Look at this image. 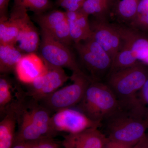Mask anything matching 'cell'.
I'll use <instances>...</instances> for the list:
<instances>
[{"instance_id":"cell-1","label":"cell","mask_w":148,"mask_h":148,"mask_svg":"<svg viewBox=\"0 0 148 148\" xmlns=\"http://www.w3.org/2000/svg\"><path fill=\"white\" fill-rule=\"evenodd\" d=\"M102 122L109 140L134 146L145 135L148 113L139 96L125 103Z\"/></svg>"},{"instance_id":"cell-2","label":"cell","mask_w":148,"mask_h":148,"mask_svg":"<svg viewBox=\"0 0 148 148\" xmlns=\"http://www.w3.org/2000/svg\"><path fill=\"white\" fill-rule=\"evenodd\" d=\"M16 114L14 143H25L55 137L50 126L52 114L38 101L28 97Z\"/></svg>"},{"instance_id":"cell-3","label":"cell","mask_w":148,"mask_h":148,"mask_svg":"<svg viewBox=\"0 0 148 148\" xmlns=\"http://www.w3.org/2000/svg\"><path fill=\"white\" fill-rule=\"evenodd\" d=\"M119 105L116 95L107 84L90 81L82 99L75 107L89 119L102 125Z\"/></svg>"},{"instance_id":"cell-4","label":"cell","mask_w":148,"mask_h":148,"mask_svg":"<svg viewBox=\"0 0 148 148\" xmlns=\"http://www.w3.org/2000/svg\"><path fill=\"white\" fill-rule=\"evenodd\" d=\"M148 78V69L137 63L134 66L110 73L106 83L121 103L132 101Z\"/></svg>"},{"instance_id":"cell-5","label":"cell","mask_w":148,"mask_h":148,"mask_svg":"<svg viewBox=\"0 0 148 148\" xmlns=\"http://www.w3.org/2000/svg\"><path fill=\"white\" fill-rule=\"evenodd\" d=\"M79 55L82 70L92 81L101 82L110 72L112 60L108 53L92 38L75 43Z\"/></svg>"},{"instance_id":"cell-6","label":"cell","mask_w":148,"mask_h":148,"mask_svg":"<svg viewBox=\"0 0 148 148\" xmlns=\"http://www.w3.org/2000/svg\"><path fill=\"white\" fill-rule=\"evenodd\" d=\"M71 84L59 88L38 102L52 115L61 110L76 107L81 101L90 80L84 74L73 73Z\"/></svg>"},{"instance_id":"cell-7","label":"cell","mask_w":148,"mask_h":148,"mask_svg":"<svg viewBox=\"0 0 148 148\" xmlns=\"http://www.w3.org/2000/svg\"><path fill=\"white\" fill-rule=\"evenodd\" d=\"M41 36L40 56L46 63L55 67L66 68L73 73L84 74L69 46L43 31H41Z\"/></svg>"},{"instance_id":"cell-8","label":"cell","mask_w":148,"mask_h":148,"mask_svg":"<svg viewBox=\"0 0 148 148\" xmlns=\"http://www.w3.org/2000/svg\"><path fill=\"white\" fill-rule=\"evenodd\" d=\"M50 126L54 137L61 132L73 134L101 125L92 121L77 109L70 108L54 113L51 117Z\"/></svg>"},{"instance_id":"cell-9","label":"cell","mask_w":148,"mask_h":148,"mask_svg":"<svg viewBox=\"0 0 148 148\" xmlns=\"http://www.w3.org/2000/svg\"><path fill=\"white\" fill-rule=\"evenodd\" d=\"M45 63L47 69L44 73L32 83L24 84L27 96L38 101L61 88L71 78L63 68Z\"/></svg>"},{"instance_id":"cell-10","label":"cell","mask_w":148,"mask_h":148,"mask_svg":"<svg viewBox=\"0 0 148 148\" xmlns=\"http://www.w3.org/2000/svg\"><path fill=\"white\" fill-rule=\"evenodd\" d=\"M0 77V118L10 112H17L28 98L25 88L20 82L14 81L7 76Z\"/></svg>"},{"instance_id":"cell-11","label":"cell","mask_w":148,"mask_h":148,"mask_svg":"<svg viewBox=\"0 0 148 148\" xmlns=\"http://www.w3.org/2000/svg\"><path fill=\"white\" fill-rule=\"evenodd\" d=\"M36 21L41 31L56 40L69 46L73 42L66 12L54 10L47 13L37 14Z\"/></svg>"},{"instance_id":"cell-12","label":"cell","mask_w":148,"mask_h":148,"mask_svg":"<svg viewBox=\"0 0 148 148\" xmlns=\"http://www.w3.org/2000/svg\"><path fill=\"white\" fill-rule=\"evenodd\" d=\"M91 38L103 48L110 56L112 61L122 45V39L117 26L98 19L92 23Z\"/></svg>"},{"instance_id":"cell-13","label":"cell","mask_w":148,"mask_h":148,"mask_svg":"<svg viewBox=\"0 0 148 148\" xmlns=\"http://www.w3.org/2000/svg\"><path fill=\"white\" fill-rule=\"evenodd\" d=\"M61 141L63 148H104L108 141L106 134L98 127L88 128L82 132L67 134Z\"/></svg>"},{"instance_id":"cell-14","label":"cell","mask_w":148,"mask_h":148,"mask_svg":"<svg viewBox=\"0 0 148 148\" xmlns=\"http://www.w3.org/2000/svg\"><path fill=\"white\" fill-rule=\"evenodd\" d=\"M45 62L36 53L24 54L16 66L14 73L16 79L21 84L32 83L45 71Z\"/></svg>"},{"instance_id":"cell-15","label":"cell","mask_w":148,"mask_h":148,"mask_svg":"<svg viewBox=\"0 0 148 148\" xmlns=\"http://www.w3.org/2000/svg\"><path fill=\"white\" fill-rule=\"evenodd\" d=\"M27 11L14 6L9 17L0 18V44L14 45L22 24L29 16Z\"/></svg>"},{"instance_id":"cell-16","label":"cell","mask_w":148,"mask_h":148,"mask_svg":"<svg viewBox=\"0 0 148 148\" xmlns=\"http://www.w3.org/2000/svg\"><path fill=\"white\" fill-rule=\"evenodd\" d=\"M71 38L75 43L91 38L92 31L88 15L81 10L76 11H66Z\"/></svg>"},{"instance_id":"cell-17","label":"cell","mask_w":148,"mask_h":148,"mask_svg":"<svg viewBox=\"0 0 148 148\" xmlns=\"http://www.w3.org/2000/svg\"><path fill=\"white\" fill-rule=\"evenodd\" d=\"M40 36L28 16L21 27L14 45L22 53H36L39 49Z\"/></svg>"},{"instance_id":"cell-18","label":"cell","mask_w":148,"mask_h":148,"mask_svg":"<svg viewBox=\"0 0 148 148\" xmlns=\"http://www.w3.org/2000/svg\"><path fill=\"white\" fill-rule=\"evenodd\" d=\"M117 27L122 39V45L113 61L110 73L134 66L137 64L138 61L132 52L130 29L124 27Z\"/></svg>"},{"instance_id":"cell-19","label":"cell","mask_w":148,"mask_h":148,"mask_svg":"<svg viewBox=\"0 0 148 148\" xmlns=\"http://www.w3.org/2000/svg\"><path fill=\"white\" fill-rule=\"evenodd\" d=\"M17 112L6 114L0 121V148H12L17 130Z\"/></svg>"},{"instance_id":"cell-20","label":"cell","mask_w":148,"mask_h":148,"mask_svg":"<svg viewBox=\"0 0 148 148\" xmlns=\"http://www.w3.org/2000/svg\"><path fill=\"white\" fill-rule=\"evenodd\" d=\"M23 55L14 45L0 44L1 75H8L14 72Z\"/></svg>"},{"instance_id":"cell-21","label":"cell","mask_w":148,"mask_h":148,"mask_svg":"<svg viewBox=\"0 0 148 148\" xmlns=\"http://www.w3.org/2000/svg\"><path fill=\"white\" fill-rule=\"evenodd\" d=\"M131 46L134 56L145 63L148 58V40L130 29Z\"/></svg>"},{"instance_id":"cell-22","label":"cell","mask_w":148,"mask_h":148,"mask_svg":"<svg viewBox=\"0 0 148 148\" xmlns=\"http://www.w3.org/2000/svg\"><path fill=\"white\" fill-rule=\"evenodd\" d=\"M14 6L39 14L50 8L51 4L49 0H14Z\"/></svg>"},{"instance_id":"cell-23","label":"cell","mask_w":148,"mask_h":148,"mask_svg":"<svg viewBox=\"0 0 148 148\" xmlns=\"http://www.w3.org/2000/svg\"><path fill=\"white\" fill-rule=\"evenodd\" d=\"M131 24L136 28L148 31V0H140Z\"/></svg>"},{"instance_id":"cell-24","label":"cell","mask_w":148,"mask_h":148,"mask_svg":"<svg viewBox=\"0 0 148 148\" xmlns=\"http://www.w3.org/2000/svg\"><path fill=\"white\" fill-rule=\"evenodd\" d=\"M140 0H121L117 5L118 13L122 18L132 20L137 12Z\"/></svg>"},{"instance_id":"cell-25","label":"cell","mask_w":148,"mask_h":148,"mask_svg":"<svg viewBox=\"0 0 148 148\" xmlns=\"http://www.w3.org/2000/svg\"><path fill=\"white\" fill-rule=\"evenodd\" d=\"M109 8L96 0H85L80 9L88 15L101 16Z\"/></svg>"},{"instance_id":"cell-26","label":"cell","mask_w":148,"mask_h":148,"mask_svg":"<svg viewBox=\"0 0 148 148\" xmlns=\"http://www.w3.org/2000/svg\"><path fill=\"white\" fill-rule=\"evenodd\" d=\"M27 148H63L53 138H45L25 143Z\"/></svg>"},{"instance_id":"cell-27","label":"cell","mask_w":148,"mask_h":148,"mask_svg":"<svg viewBox=\"0 0 148 148\" xmlns=\"http://www.w3.org/2000/svg\"><path fill=\"white\" fill-rule=\"evenodd\" d=\"M85 0H56L58 5L66 11L74 12L79 10L82 7Z\"/></svg>"},{"instance_id":"cell-28","label":"cell","mask_w":148,"mask_h":148,"mask_svg":"<svg viewBox=\"0 0 148 148\" xmlns=\"http://www.w3.org/2000/svg\"><path fill=\"white\" fill-rule=\"evenodd\" d=\"M138 96L143 104L145 106L148 113V78L138 93Z\"/></svg>"},{"instance_id":"cell-29","label":"cell","mask_w":148,"mask_h":148,"mask_svg":"<svg viewBox=\"0 0 148 148\" xmlns=\"http://www.w3.org/2000/svg\"><path fill=\"white\" fill-rule=\"evenodd\" d=\"M132 147L133 146L114 142L108 139V142L104 148H132Z\"/></svg>"},{"instance_id":"cell-30","label":"cell","mask_w":148,"mask_h":148,"mask_svg":"<svg viewBox=\"0 0 148 148\" xmlns=\"http://www.w3.org/2000/svg\"><path fill=\"white\" fill-rule=\"evenodd\" d=\"M10 0H0V18L8 17V7Z\"/></svg>"},{"instance_id":"cell-31","label":"cell","mask_w":148,"mask_h":148,"mask_svg":"<svg viewBox=\"0 0 148 148\" xmlns=\"http://www.w3.org/2000/svg\"><path fill=\"white\" fill-rule=\"evenodd\" d=\"M132 148H148V136L147 133Z\"/></svg>"},{"instance_id":"cell-32","label":"cell","mask_w":148,"mask_h":148,"mask_svg":"<svg viewBox=\"0 0 148 148\" xmlns=\"http://www.w3.org/2000/svg\"><path fill=\"white\" fill-rule=\"evenodd\" d=\"M12 148H27V147L25 143H14Z\"/></svg>"},{"instance_id":"cell-33","label":"cell","mask_w":148,"mask_h":148,"mask_svg":"<svg viewBox=\"0 0 148 148\" xmlns=\"http://www.w3.org/2000/svg\"><path fill=\"white\" fill-rule=\"evenodd\" d=\"M96 1L100 2L108 8L110 5L111 3L112 2L111 0H96Z\"/></svg>"},{"instance_id":"cell-34","label":"cell","mask_w":148,"mask_h":148,"mask_svg":"<svg viewBox=\"0 0 148 148\" xmlns=\"http://www.w3.org/2000/svg\"><path fill=\"white\" fill-rule=\"evenodd\" d=\"M112 2L114 1H116V0H111Z\"/></svg>"},{"instance_id":"cell-35","label":"cell","mask_w":148,"mask_h":148,"mask_svg":"<svg viewBox=\"0 0 148 148\" xmlns=\"http://www.w3.org/2000/svg\"><path fill=\"white\" fill-rule=\"evenodd\" d=\"M147 134L148 136V133H147Z\"/></svg>"}]
</instances>
